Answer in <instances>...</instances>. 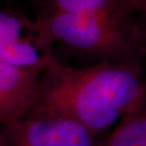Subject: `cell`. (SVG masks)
I'll list each match as a JSON object with an SVG mask.
<instances>
[{
  "label": "cell",
  "mask_w": 146,
  "mask_h": 146,
  "mask_svg": "<svg viewBox=\"0 0 146 146\" xmlns=\"http://www.w3.org/2000/svg\"><path fill=\"white\" fill-rule=\"evenodd\" d=\"M145 96L146 80L134 60L74 67L52 54L28 115L70 119L99 135L113 130Z\"/></svg>",
  "instance_id": "cell-1"
},
{
  "label": "cell",
  "mask_w": 146,
  "mask_h": 146,
  "mask_svg": "<svg viewBox=\"0 0 146 146\" xmlns=\"http://www.w3.org/2000/svg\"><path fill=\"white\" fill-rule=\"evenodd\" d=\"M36 35L42 46L52 50L58 42L107 61L133 60L135 43L125 21L114 13L86 14L42 12L35 20Z\"/></svg>",
  "instance_id": "cell-2"
},
{
  "label": "cell",
  "mask_w": 146,
  "mask_h": 146,
  "mask_svg": "<svg viewBox=\"0 0 146 146\" xmlns=\"http://www.w3.org/2000/svg\"><path fill=\"white\" fill-rule=\"evenodd\" d=\"M5 146H101L98 134L70 119L27 115L1 125Z\"/></svg>",
  "instance_id": "cell-3"
},
{
  "label": "cell",
  "mask_w": 146,
  "mask_h": 146,
  "mask_svg": "<svg viewBox=\"0 0 146 146\" xmlns=\"http://www.w3.org/2000/svg\"><path fill=\"white\" fill-rule=\"evenodd\" d=\"M43 69L19 68L0 61V125H8L28 115Z\"/></svg>",
  "instance_id": "cell-4"
},
{
  "label": "cell",
  "mask_w": 146,
  "mask_h": 146,
  "mask_svg": "<svg viewBox=\"0 0 146 146\" xmlns=\"http://www.w3.org/2000/svg\"><path fill=\"white\" fill-rule=\"evenodd\" d=\"M52 54L37 37L0 40V61L19 68L43 69Z\"/></svg>",
  "instance_id": "cell-5"
},
{
  "label": "cell",
  "mask_w": 146,
  "mask_h": 146,
  "mask_svg": "<svg viewBox=\"0 0 146 146\" xmlns=\"http://www.w3.org/2000/svg\"><path fill=\"white\" fill-rule=\"evenodd\" d=\"M101 146H146V96L110 130Z\"/></svg>",
  "instance_id": "cell-6"
},
{
  "label": "cell",
  "mask_w": 146,
  "mask_h": 146,
  "mask_svg": "<svg viewBox=\"0 0 146 146\" xmlns=\"http://www.w3.org/2000/svg\"><path fill=\"white\" fill-rule=\"evenodd\" d=\"M117 0H46L43 12L116 14Z\"/></svg>",
  "instance_id": "cell-7"
},
{
  "label": "cell",
  "mask_w": 146,
  "mask_h": 146,
  "mask_svg": "<svg viewBox=\"0 0 146 146\" xmlns=\"http://www.w3.org/2000/svg\"><path fill=\"white\" fill-rule=\"evenodd\" d=\"M37 37L35 20L14 11L0 9V40Z\"/></svg>",
  "instance_id": "cell-8"
},
{
  "label": "cell",
  "mask_w": 146,
  "mask_h": 146,
  "mask_svg": "<svg viewBox=\"0 0 146 146\" xmlns=\"http://www.w3.org/2000/svg\"><path fill=\"white\" fill-rule=\"evenodd\" d=\"M143 12H146V0H117L116 15L122 21L132 14Z\"/></svg>",
  "instance_id": "cell-9"
},
{
  "label": "cell",
  "mask_w": 146,
  "mask_h": 146,
  "mask_svg": "<svg viewBox=\"0 0 146 146\" xmlns=\"http://www.w3.org/2000/svg\"><path fill=\"white\" fill-rule=\"evenodd\" d=\"M0 146H5V144H3V139H2V133H1V129H0Z\"/></svg>",
  "instance_id": "cell-10"
},
{
  "label": "cell",
  "mask_w": 146,
  "mask_h": 146,
  "mask_svg": "<svg viewBox=\"0 0 146 146\" xmlns=\"http://www.w3.org/2000/svg\"><path fill=\"white\" fill-rule=\"evenodd\" d=\"M145 62H146V43H145Z\"/></svg>",
  "instance_id": "cell-11"
}]
</instances>
